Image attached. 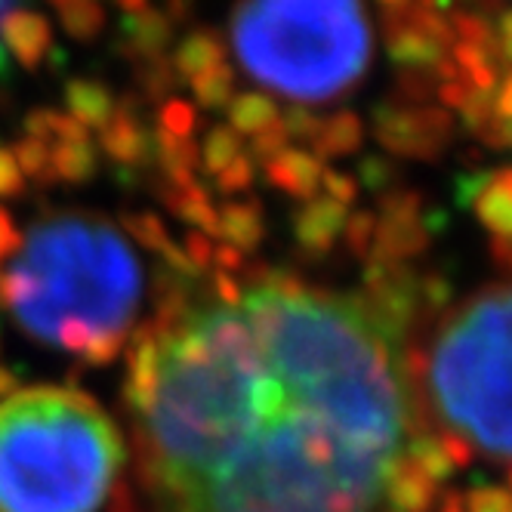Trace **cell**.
Returning a JSON list of instances; mask_svg holds the SVG:
<instances>
[{
  "label": "cell",
  "mask_w": 512,
  "mask_h": 512,
  "mask_svg": "<svg viewBox=\"0 0 512 512\" xmlns=\"http://www.w3.org/2000/svg\"><path fill=\"white\" fill-rule=\"evenodd\" d=\"M223 303L161 275L130 337L133 472L112 512H380L417 429L405 334L361 297L253 269Z\"/></svg>",
  "instance_id": "cell-1"
},
{
  "label": "cell",
  "mask_w": 512,
  "mask_h": 512,
  "mask_svg": "<svg viewBox=\"0 0 512 512\" xmlns=\"http://www.w3.org/2000/svg\"><path fill=\"white\" fill-rule=\"evenodd\" d=\"M142 297V272L124 235L99 216L59 213L34 223L0 272V306L22 331L90 364L115 361Z\"/></svg>",
  "instance_id": "cell-2"
},
{
  "label": "cell",
  "mask_w": 512,
  "mask_h": 512,
  "mask_svg": "<svg viewBox=\"0 0 512 512\" xmlns=\"http://www.w3.org/2000/svg\"><path fill=\"white\" fill-rule=\"evenodd\" d=\"M121 466V432L90 395L31 386L0 401V512H99Z\"/></svg>",
  "instance_id": "cell-3"
},
{
  "label": "cell",
  "mask_w": 512,
  "mask_h": 512,
  "mask_svg": "<svg viewBox=\"0 0 512 512\" xmlns=\"http://www.w3.org/2000/svg\"><path fill=\"white\" fill-rule=\"evenodd\" d=\"M232 44L250 78L297 102L349 93L371 62L358 0H238Z\"/></svg>",
  "instance_id": "cell-4"
},
{
  "label": "cell",
  "mask_w": 512,
  "mask_h": 512,
  "mask_svg": "<svg viewBox=\"0 0 512 512\" xmlns=\"http://www.w3.org/2000/svg\"><path fill=\"white\" fill-rule=\"evenodd\" d=\"M426 398L454 435L497 466L509 460V287L488 284L438 324Z\"/></svg>",
  "instance_id": "cell-5"
},
{
  "label": "cell",
  "mask_w": 512,
  "mask_h": 512,
  "mask_svg": "<svg viewBox=\"0 0 512 512\" xmlns=\"http://www.w3.org/2000/svg\"><path fill=\"white\" fill-rule=\"evenodd\" d=\"M374 136L389 155L438 161L454 136V121L438 105H401L380 102L371 112Z\"/></svg>",
  "instance_id": "cell-6"
},
{
  "label": "cell",
  "mask_w": 512,
  "mask_h": 512,
  "mask_svg": "<svg viewBox=\"0 0 512 512\" xmlns=\"http://www.w3.org/2000/svg\"><path fill=\"white\" fill-rule=\"evenodd\" d=\"M420 192L395 189L380 204V219L374 226V241L368 250V263H389L405 266L411 256H420L429 247L432 226L442 223V216L429 213L423 216Z\"/></svg>",
  "instance_id": "cell-7"
},
{
  "label": "cell",
  "mask_w": 512,
  "mask_h": 512,
  "mask_svg": "<svg viewBox=\"0 0 512 512\" xmlns=\"http://www.w3.org/2000/svg\"><path fill=\"white\" fill-rule=\"evenodd\" d=\"M99 142L102 152L124 170H139L155 161V133H149L139 121L133 96H124L121 105H115V118L105 130H99Z\"/></svg>",
  "instance_id": "cell-8"
},
{
  "label": "cell",
  "mask_w": 512,
  "mask_h": 512,
  "mask_svg": "<svg viewBox=\"0 0 512 512\" xmlns=\"http://www.w3.org/2000/svg\"><path fill=\"white\" fill-rule=\"evenodd\" d=\"M0 44L13 53L10 59H16L25 71L41 68L53 47L50 22L31 10H7L0 16Z\"/></svg>",
  "instance_id": "cell-9"
},
{
  "label": "cell",
  "mask_w": 512,
  "mask_h": 512,
  "mask_svg": "<svg viewBox=\"0 0 512 512\" xmlns=\"http://www.w3.org/2000/svg\"><path fill=\"white\" fill-rule=\"evenodd\" d=\"M346 219H349V207L331 198H309L294 213V238L306 253L324 256L340 238Z\"/></svg>",
  "instance_id": "cell-10"
},
{
  "label": "cell",
  "mask_w": 512,
  "mask_h": 512,
  "mask_svg": "<svg viewBox=\"0 0 512 512\" xmlns=\"http://www.w3.org/2000/svg\"><path fill=\"white\" fill-rule=\"evenodd\" d=\"M121 44L118 53L130 62H145V59H158L164 56L170 38H173V25L164 13L158 10H142L133 16H124L121 22Z\"/></svg>",
  "instance_id": "cell-11"
},
{
  "label": "cell",
  "mask_w": 512,
  "mask_h": 512,
  "mask_svg": "<svg viewBox=\"0 0 512 512\" xmlns=\"http://www.w3.org/2000/svg\"><path fill=\"white\" fill-rule=\"evenodd\" d=\"M263 167H266V179L275 189L306 201L315 198V189L321 186V173H324V164L312 152L290 149V145Z\"/></svg>",
  "instance_id": "cell-12"
},
{
  "label": "cell",
  "mask_w": 512,
  "mask_h": 512,
  "mask_svg": "<svg viewBox=\"0 0 512 512\" xmlns=\"http://www.w3.org/2000/svg\"><path fill=\"white\" fill-rule=\"evenodd\" d=\"M65 105L71 118H75L84 130H105L108 121L115 118V96L105 84L99 81H87V78H71L65 84Z\"/></svg>",
  "instance_id": "cell-13"
},
{
  "label": "cell",
  "mask_w": 512,
  "mask_h": 512,
  "mask_svg": "<svg viewBox=\"0 0 512 512\" xmlns=\"http://www.w3.org/2000/svg\"><path fill=\"white\" fill-rule=\"evenodd\" d=\"M438 500V485H432L423 472H417L405 457L395 466L386 485L389 512H429Z\"/></svg>",
  "instance_id": "cell-14"
},
{
  "label": "cell",
  "mask_w": 512,
  "mask_h": 512,
  "mask_svg": "<svg viewBox=\"0 0 512 512\" xmlns=\"http://www.w3.org/2000/svg\"><path fill=\"white\" fill-rule=\"evenodd\" d=\"M216 235H223L229 241V247L235 250H253L260 247L263 235H266V223H263V207L260 201H238V204H226L216 213Z\"/></svg>",
  "instance_id": "cell-15"
},
{
  "label": "cell",
  "mask_w": 512,
  "mask_h": 512,
  "mask_svg": "<svg viewBox=\"0 0 512 512\" xmlns=\"http://www.w3.org/2000/svg\"><path fill=\"white\" fill-rule=\"evenodd\" d=\"M364 142V124L355 112L343 108V112L324 118L315 139H312V155L324 164L327 158H346V155H355Z\"/></svg>",
  "instance_id": "cell-16"
},
{
  "label": "cell",
  "mask_w": 512,
  "mask_h": 512,
  "mask_svg": "<svg viewBox=\"0 0 512 512\" xmlns=\"http://www.w3.org/2000/svg\"><path fill=\"white\" fill-rule=\"evenodd\" d=\"M509 186H512L509 167L491 170L488 186L482 189L479 198L472 201L475 213H479V219H482V226L491 229L494 238H509V232H512V195H509Z\"/></svg>",
  "instance_id": "cell-17"
},
{
  "label": "cell",
  "mask_w": 512,
  "mask_h": 512,
  "mask_svg": "<svg viewBox=\"0 0 512 512\" xmlns=\"http://www.w3.org/2000/svg\"><path fill=\"white\" fill-rule=\"evenodd\" d=\"M161 201L179 216V219H186V223L201 232V235H216V207L210 204V195L207 189H201L198 182H192V186H164L161 192Z\"/></svg>",
  "instance_id": "cell-18"
},
{
  "label": "cell",
  "mask_w": 512,
  "mask_h": 512,
  "mask_svg": "<svg viewBox=\"0 0 512 512\" xmlns=\"http://www.w3.org/2000/svg\"><path fill=\"white\" fill-rule=\"evenodd\" d=\"M223 62V44L213 31L201 28V31H192L186 41L176 47V56H173V71H179L182 78L189 84L201 75H207L210 68H216Z\"/></svg>",
  "instance_id": "cell-19"
},
{
  "label": "cell",
  "mask_w": 512,
  "mask_h": 512,
  "mask_svg": "<svg viewBox=\"0 0 512 512\" xmlns=\"http://www.w3.org/2000/svg\"><path fill=\"white\" fill-rule=\"evenodd\" d=\"M278 105L266 96V93H241L229 102V127L241 136V133H263L266 127H272L278 121Z\"/></svg>",
  "instance_id": "cell-20"
},
{
  "label": "cell",
  "mask_w": 512,
  "mask_h": 512,
  "mask_svg": "<svg viewBox=\"0 0 512 512\" xmlns=\"http://www.w3.org/2000/svg\"><path fill=\"white\" fill-rule=\"evenodd\" d=\"M405 454H408L405 460H408L417 472H423L432 485L451 479L454 463H451V457H448V451H445L442 438H438V435H429V432L411 435V442H408Z\"/></svg>",
  "instance_id": "cell-21"
},
{
  "label": "cell",
  "mask_w": 512,
  "mask_h": 512,
  "mask_svg": "<svg viewBox=\"0 0 512 512\" xmlns=\"http://www.w3.org/2000/svg\"><path fill=\"white\" fill-rule=\"evenodd\" d=\"M96 173L93 142H56L50 149V176L62 182H87Z\"/></svg>",
  "instance_id": "cell-22"
},
{
  "label": "cell",
  "mask_w": 512,
  "mask_h": 512,
  "mask_svg": "<svg viewBox=\"0 0 512 512\" xmlns=\"http://www.w3.org/2000/svg\"><path fill=\"white\" fill-rule=\"evenodd\" d=\"M56 13L68 38L75 41H96L105 28V10L99 4H87V0H62L56 4Z\"/></svg>",
  "instance_id": "cell-23"
},
{
  "label": "cell",
  "mask_w": 512,
  "mask_h": 512,
  "mask_svg": "<svg viewBox=\"0 0 512 512\" xmlns=\"http://www.w3.org/2000/svg\"><path fill=\"white\" fill-rule=\"evenodd\" d=\"M195 99L198 105L210 108V112H219V108H229L232 93H235V68L229 62H219L216 68H210L207 75L192 81Z\"/></svg>",
  "instance_id": "cell-24"
},
{
  "label": "cell",
  "mask_w": 512,
  "mask_h": 512,
  "mask_svg": "<svg viewBox=\"0 0 512 512\" xmlns=\"http://www.w3.org/2000/svg\"><path fill=\"white\" fill-rule=\"evenodd\" d=\"M201 164L210 176H219L223 173L238 155H244L241 149V136L232 130V127H213L204 139V152H201Z\"/></svg>",
  "instance_id": "cell-25"
},
{
  "label": "cell",
  "mask_w": 512,
  "mask_h": 512,
  "mask_svg": "<svg viewBox=\"0 0 512 512\" xmlns=\"http://www.w3.org/2000/svg\"><path fill=\"white\" fill-rule=\"evenodd\" d=\"M16 167L22 176H31L38 182H53L50 176V145L41 139H22L13 149Z\"/></svg>",
  "instance_id": "cell-26"
},
{
  "label": "cell",
  "mask_w": 512,
  "mask_h": 512,
  "mask_svg": "<svg viewBox=\"0 0 512 512\" xmlns=\"http://www.w3.org/2000/svg\"><path fill=\"white\" fill-rule=\"evenodd\" d=\"M136 78H139L145 96H152V99H167V93H170L173 84H176V71H173V65L167 62V56H158V59L136 62Z\"/></svg>",
  "instance_id": "cell-27"
},
{
  "label": "cell",
  "mask_w": 512,
  "mask_h": 512,
  "mask_svg": "<svg viewBox=\"0 0 512 512\" xmlns=\"http://www.w3.org/2000/svg\"><path fill=\"white\" fill-rule=\"evenodd\" d=\"M158 121H161L158 130H164L170 136H179V139H192L195 136L198 115H195V108L189 102H182V99H164L161 112H158Z\"/></svg>",
  "instance_id": "cell-28"
},
{
  "label": "cell",
  "mask_w": 512,
  "mask_h": 512,
  "mask_svg": "<svg viewBox=\"0 0 512 512\" xmlns=\"http://www.w3.org/2000/svg\"><path fill=\"white\" fill-rule=\"evenodd\" d=\"M460 118H463V127L469 133L479 136L488 121L494 118V93H482V90H466V99L460 105Z\"/></svg>",
  "instance_id": "cell-29"
},
{
  "label": "cell",
  "mask_w": 512,
  "mask_h": 512,
  "mask_svg": "<svg viewBox=\"0 0 512 512\" xmlns=\"http://www.w3.org/2000/svg\"><path fill=\"white\" fill-rule=\"evenodd\" d=\"M395 93L408 99L405 105H423L438 93V81L432 71H398L395 78Z\"/></svg>",
  "instance_id": "cell-30"
},
{
  "label": "cell",
  "mask_w": 512,
  "mask_h": 512,
  "mask_svg": "<svg viewBox=\"0 0 512 512\" xmlns=\"http://www.w3.org/2000/svg\"><path fill=\"white\" fill-rule=\"evenodd\" d=\"M374 226H377V216L361 210V213H352L343 226V235H346V247L361 256V260H368V250H371V241H374Z\"/></svg>",
  "instance_id": "cell-31"
},
{
  "label": "cell",
  "mask_w": 512,
  "mask_h": 512,
  "mask_svg": "<svg viewBox=\"0 0 512 512\" xmlns=\"http://www.w3.org/2000/svg\"><path fill=\"white\" fill-rule=\"evenodd\" d=\"M287 142H290V136H287V130H284V124H281V118L272 124V127H266L263 133H256L253 136V142H250V161L256 164H266V161H272L275 155H281L284 149H287Z\"/></svg>",
  "instance_id": "cell-32"
},
{
  "label": "cell",
  "mask_w": 512,
  "mask_h": 512,
  "mask_svg": "<svg viewBox=\"0 0 512 512\" xmlns=\"http://www.w3.org/2000/svg\"><path fill=\"white\" fill-rule=\"evenodd\" d=\"M466 512H512L509 491L503 485H479L463 497Z\"/></svg>",
  "instance_id": "cell-33"
},
{
  "label": "cell",
  "mask_w": 512,
  "mask_h": 512,
  "mask_svg": "<svg viewBox=\"0 0 512 512\" xmlns=\"http://www.w3.org/2000/svg\"><path fill=\"white\" fill-rule=\"evenodd\" d=\"M321 121H324V118H318V115L312 112V108H306V105H290L287 112H284V118H281L287 136H290V139H303V142H312V139H315Z\"/></svg>",
  "instance_id": "cell-34"
},
{
  "label": "cell",
  "mask_w": 512,
  "mask_h": 512,
  "mask_svg": "<svg viewBox=\"0 0 512 512\" xmlns=\"http://www.w3.org/2000/svg\"><path fill=\"white\" fill-rule=\"evenodd\" d=\"M250 186H253V161H250V155H238L223 173L216 176V189L223 195L247 192Z\"/></svg>",
  "instance_id": "cell-35"
},
{
  "label": "cell",
  "mask_w": 512,
  "mask_h": 512,
  "mask_svg": "<svg viewBox=\"0 0 512 512\" xmlns=\"http://www.w3.org/2000/svg\"><path fill=\"white\" fill-rule=\"evenodd\" d=\"M358 173H361V182L371 192H383L389 182H395V167L383 155H364L358 164Z\"/></svg>",
  "instance_id": "cell-36"
},
{
  "label": "cell",
  "mask_w": 512,
  "mask_h": 512,
  "mask_svg": "<svg viewBox=\"0 0 512 512\" xmlns=\"http://www.w3.org/2000/svg\"><path fill=\"white\" fill-rule=\"evenodd\" d=\"M59 121H62V115L53 112V108H34L31 115H25V133H28V139L50 142L59 133Z\"/></svg>",
  "instance_id": "cell-37"
},
{
  "label": "cell",
  "mask_w": 512,
  "mask_h": 512,
  "mask_svg": "<svg viewBox=\"0 0 512 512\" xmlns=\"http://www.w3.org/2000/svg\"><path fill=\"white\" fill-rule=\"evenodd\" d=\"M321 186H324V198H331V201H337V204H343V207H349L352 201H355V195H358V189H355V179L352 176H346V173H334V170H324L321 173Z\"/></svg>",
  "instance_id": "cell-38"
},
{
  "label": "cell",
  "mask_w": 512,
  "mask_h": 512,
  "mask_svg": "<svg viewBox=\"0 0 512 512\" xmlns=\"http://www.w3.org/2000/svg\"><path fill=\"white\" fill-rule=\"evenodd\" d=\"M213 241L207 238V235H201V232H195V229H189V235H186V247H182V253H186V260L192 263V269L195 272H204L210 263H213Z\"/></svg>",
  "instance_id": "cell-39"
},
{
  "label": "cell",
  "mask_w": 512,
  "mask_h": 512,
  "mask_svg": "<svg viewBox=\"0 0 512 512\" xmlns=\"http://www.w3.org/2000/svg\"><path fill=\"white\" fill-rule=\"evenodd\" d=\"M22 186H25V176L19 173L13 152L0 145V198H13V195H19Z\"/></svg>",
  "instance_id": "cell-40"
},
{
  "label": "cell",
  "mask_w": 512,
  "mask_h": 512,
  "mask_svg": "<svg viewBox=\"0 0 512 512\" xmlns=\"http://www.w3.org/2000/svg\"><path fill=\"white\" fill-rule=\"evenodd\" d=\"M488 179H491V170L485 173H466V176H460L457 179V186H454V198H457V204L460 207H472V201L482 195V189L488 186Z\"/></svg>",
  "instance_id": "cell-41"
},
{
  "label": "cell",
  "mask_w": 512,
  "mask_h": 512,
  "mask_svg": "<svg viewBox=\"0 0 512 512\" xmlns=\"http://www.w3.org/2000/svg\"><path fill=\"white\" fill-rule=\"evenodd\" d=\"M22 247V238H19V229L13 226V216L7 210H0V266H4L13 253H19Z\"/></svg>",
  "instance_id": "cell-42"
},
{
  "label": "cell",
  "mask_w": 512,
  "mask_h": 512,
  "mask_svg": "<svg viewBox=\"0 0 512 512\" xmlns=\"http://www.w3.org/2000/svg\"><path fill=\"white\" fill-rule=\"evenodd\" d=\"M213 263L219 266V269H232V272H241L244 269V253L241 250H235V247H213Z\"/></svg>",
  "instance_id": "cell-43"
},
{
  "label": "cell",
  "mask_w": 512,
  "mask_h": 512,
  "mask_svg": "<svg viewBox=\"0 0 512 512\" xmlns=\"http://www.w3.org/2000/svg\"><path fill=\"white\" fill-rule=\"evenodd\" d=\"M466 81H451V84H442L438 87V99H442L448 108H460L463 105V99H466ZM445 108V112H448Z\"/></svg>",
  "instance_id": "cell-44"
},
{
  "label": "cell",
  "mask_w": 512,
  "mask_h": 512,
  "mask_svg": "<svg viewBox=\"0 0 512 512\" xmlns=\"http://www.w3.org/2000/svg\"><path fill=\"white\" fill-rule=\"evenodd\" d=\"M491 253L500 272H509V238H491Z\"/></svg>",
  "instance_id": "cell-45"
},
{
  "label": "cell",
  "mask_w": 512,
  "mask_h": 512,
  "mask_svg": "<svg viewBox=\"0 0 512 512\" xmlns=\"http://www.w3.org/2000/svg\"><path fill=\"white\" fill-rule=\"evenodd\" d=\"M189 0H167V19H176V22H186L189 19Z\"/></svg>",
  "instance_id": "cell-46"
},
{
  "label": "cell",
  "mask_w": 512,
  "mask_h": 512,
  "mask_svg": "<svg viewBox=\"0 0 512 512\" xmlns=\"http://www.w3.org/2000/svg\"><path fill=\"white\" fill-rule=\"evenodd\" d=\"M16 392V374L10 368H0V401Z\"/></svg>",
  "instance_id": "cell-47"
},
{
  "label": "cell",
  "mask_w": 512,
  "mask_h": 512,
  "mask_svg": "<svg viewBox=\"0 0 512 512\" xmlns=\"http://www.w3.org/2000/svg\"><path fill=\"white\" fill-rule=\"evenodd\" d=\"M118 7L127 10V16H133V13L149 10V0H118Z\"/></svg>",
  "instance_id": "cell-48"
},
{
  "label": "cell",
  "mask_w": 512,
  "mask_h": 512,
  "mask_svg": "<svg viewBox=\"0 0 512 512\" xmlns=\"http://www.w3.org/2000/svg\"><path fill=\"white\" fill-rule=\"evenodd\" d=\"M10 71H13V65H10V56H7L4 44H0V81H7V78H10Z\"/></svg>",
  "instance_id": "cell-49"
},
{
  "label": "cell",
  "mask_w": 512,
  "mask_h": 512,
  "mask_svg": "<svg viewBox=\"0 0 512 512\" xmlns=\"http://www.w3.org/2000/svg\"><path fill=\"white\" fill-rule=\"evenodd\" d=\"M442 512H463V500H460V494H448L445 497V509Z\"/></svg>",
  "instance_id": "cell-50"
},
{
  "label": "cell",
  "mask_w": 512,
  "mask_h": 512,
  "mask_svg": "<svg viewBox=\"0 0 512 512\" xmlns=\"http://www.w3.org/2000/svg\"><path fill=\"white\" fill-rule=\"evenodd\" d=\"M383 7H401V4H408V0H380Z\"/></svg>",
  "instance_id": "cell-51"
},
{
  "label": "cell",
  "mask_w": 512,
  "mask_h": 512,
  "mask_svg": "<svg viewBox=\"0 0 512 512\" xmlns=\"http://www.w3.org/2000/svg\"><path fill=\"white\" fill-rule=\"evenodd\" d=\"M50 4L56 7V4H62V0H50ZM87 4H99V0H87Z\"/></svg>",
  "instance_id": "cell-52"
}]
</instances>
